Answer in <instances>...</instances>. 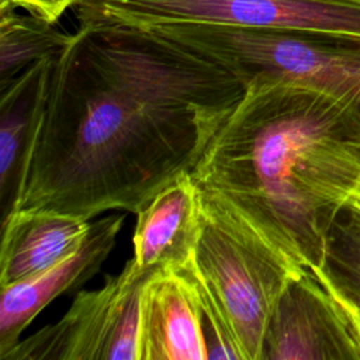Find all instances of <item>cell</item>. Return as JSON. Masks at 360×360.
<instances>
[{
    "instance_id": "obj_1",
    "label": "cell",
    "mask_w": 360,
    "mask_h": 360,
    "mask_svg": "<svg viewBox=\"0 0 360 360\" xmlns=\"http://www.w3.org/2000/svg\"><path fill=\"white\" fill-rule=\"evenodd\" d=\"M245 89L149 28L80 22L55 59L14 210L138 214L193 172Z\"/></svg>"
},
{
    "instance_id": "obj_2",
    "label": "cell",
    "mask_w": 360,
    "mask_h": 360,
    "mask_svg": "<svg viewBox=\"0 0 360 360\" xmlns=\"http://www.w3.org/2000/svg\"><path fill=\"white\" fill-rule=\"evenodd\" d=\"M191 177L315 271L335 217L360 186V115L311 87L250 80Z\"/></svg>"
},
{
    "instance_id": "obj_3",
    "label": "cell",
    "mask_w": 360,
    "mask_h": 360,
    "mask_svg": "<svg viewBox=\"0 0 360 360\" xmlns=\"http://www.w3.org/2000/svg\"><path fill=\"white\" fill-rule=\"evenodd\" d=\"M193 263L217 294L245 360H260L271 311L300 267L215 193L198 187Z\"/></svg>"
},
{
    "instance_id": "obj_4",
    "label": "cell",
    "mask_w": 360,
    "mask_h": 360,
    "mask_svg": "<svg viewBox=\"0 0 360 360\" xmlns=\"http://www.w3.org/2000/svg\"><path fill=\"white\" fill-rule=\"evenodd\" d=\"M219 55L245 83L253 79L323 91L360 115V37L297 30L228 27Z\"/></svg>"
},
{
    "instance_id": "obj_5",
    "label": "cell",
    "mask_w": 360,
    "mask_h": 360,
    "mask_svg": "<svg viewBox=\"0 0 360 360\" xmlns=\"http://www.w3.org/2000/svg\"><path fill=\"white\" fill-rule=\"evenodd\" d=\"M153 271L131 257L103 287L79 291L59 321L20 339L0 360H141V301Z\"/></svg>"
},
{
    "instance_id": "obj_6",
    "label": "cell",
    "mask_w": 360,
    "mask_h": 360,
    "mask_svg": "<svg viewBox=\"0 0 360 360\" xmlns=\"http://www.w3.org/2000/svg\"><path fill=\"white\" fill-rule=\"evenodd\" d=\"M79 22H208L360 37V0H79Z\"/></svg>"
},
{
    "instance_id": "obj_7",
    "label": "cell",
    "mask_w": 360,
    "mask_h": 360,
    "mask_svg": "<svg viewBox=\"0 0 360 360\" xmlns=\"http://www.w3.org/2000/svg\"><path fill=\"white\" fill-rule=\"evenodd\" d=\"M260 360H360L350 312L314 271L304 270L281 291Z\"/></svg>"
},
{
    "instance_id": "obj_8",
    "label": "cell",
    "mask_w": 360,
    "mask_h": 360,
    "mask_svg": "<svg viewBox=\"0 0 360 360\" xmlns=\"http://www.w3.org/2000/svg\"><path fill=\"white\" fill-rule=\"evenodd\" d=\"M125 215L110 214L90 224L80 245L51 267L3 285L0 298V357L18 340L34 318L56 297L79 290L112 252Z\"/></svg>"
},
{
    "instance_id": "obj_9",
    "label": "cell",
    "mask_w": 360,
    "mask_h": 360,
    "mask_svg": "<svg viewBox=\"0 0 360 360\" xmlns=\"http://www.w3.org/2000/svg\"><path fill=\"white\" fill-rule=\"evenodd\" d=\"M141 360H207L194 287L179 269L155 270L145 283Z\"/></svg>"
},
{
    "instance_id": "obj_10",
    "label": "cell",
    "mask_w": 360,
    "mask_h": 360,
    "mask_svg": "<svg viewBox=\"0 0 360 360\" xmlns=\"http://www.w3.org/2000/svg\"><path fill=\"white\" fill-rule=\"evenodd\" d=\"M198 235V187L184 173L136 214L132 259L146 270L181 267L193 259Z\"/></svg>"
},
{
    "instance_id": "obj_11",
    "label": "cell",
    "mask_w": 360,
    "mask_h": 360,
    "mask_svg": "<svg viewBox=\"0 0 360 360\" xmlns=\"http://www.w3.org/2000/svg\"><path fill=\"white\" fill-rule=\"evenodd\" d=\"M58 56L31 65L0 89L1 221L14 210L18 200L27 160L45 107L52 68Z\"/></svg>"
},
{
    "instance_id": "obj_12",
    "label": "cell",
    "mask_w": 360,
    "mask_h": 360,
    "mask_svg": "<svg viewBox=\"0 0 360 360\" xmlns=\"http://www.w3.org/2000/svg\"><path fill=\"white\" fill-rule=\"evenodd\" d=\"M90 228L79 217L41 208H17L1 221L0 287L51 267L73 252Z\"/></svg>"
},
{
    "instance_id": "obj_13",
    "label": "cell",
    "mask_w": 360,
    "mask_h": 360,
    "mask_svg": "<svg viewBox=\"0 0 360 360\" xmlns=\"http://www.w3.org/2000/svg\"><path fill=\"white\" fill-rule=\"evenodd\" d=\"M70 38L49 21L0 4V89L31 65L62 53Z\"/></svg>"
},
{
    "instance_id": "obj_14",
    "label": "cell",
    "mask_w": 360,
    "mask_h": 360,
    "mask_svg": "<svg viewBox=\"0 0 360 360\" xmlns=\"http://www.w3.org/2000/svg\"><path fill=\"white\" fill-rule=\"evenodd\" d=\"M314 273L339 301L360 312V210L350 201L335 217L323 263Z\"/></svg>"
},
{
    "instance_id": "obj_15",
    "label": "cell",
    "mask_w": 360,
    "mask_h": 360,
    "mask_svg": "<svg viewBox=\"0 0 360 360\" xmlns=\"http://www.w3.org/2000/svg\"><path fill=\"white\" fill-rule=\"evenodd\" d=\"M176 269L181 270L194 287L207 360H245L221 301L197 270L193 259Z\"/></svg>"
},
{
    "instance_id": "obj_16",
    "label": "cell",
    "mask_w": 360,
    "mask_h": 360,
    "mask_svg": "<svg viewBox=\"0 0 360 360\" xmlns=\"http://www.w3.org/2000/svg\"><path fill=\"white\" fill-rule=\"evenodd\" d=\"M77 1L79 0H0V4L22 8L28 14L56 24L63 13L68 8L75 7Z\"/></svg>"
},
{
    "instance_id": "obj_17",
    "label": "cell",
    "mask_w": 360,
    "mask_h": 360,
    "mask_svg": "<svg viewBox=\"0 0 360 360\" xmlns=\"http://www.w3.org/2000/svg\"><path fill=\"white\" fill-rule=\"evenodd\" d=\"M342 302V301H340ZM343 304V302H342ZM345 305V304H343ZM346 308H347V311L350 312V315H352V319H353V322H354V326H356V330H357V335H359V339H360V312L359 311H356V309H353V308H350V307H347V305H345Z\"/></svg>"
},
{
    "instance_id": "obj_18",
    "label": "cell",
    "mask_w": 360,
    "mask_h": 360,
    "mask_svg": "<svg viewBox=\"0 0 360 360\" xmlns=\"http://www.w3.org/2000/svg\"><path fill=\"white\" fill-rule=\"evenodd\" d=\"M349 201L360 210V186H359V187L356 188V191L352 194V197L349 198Z\"/></svg>"
}]
</instances>
